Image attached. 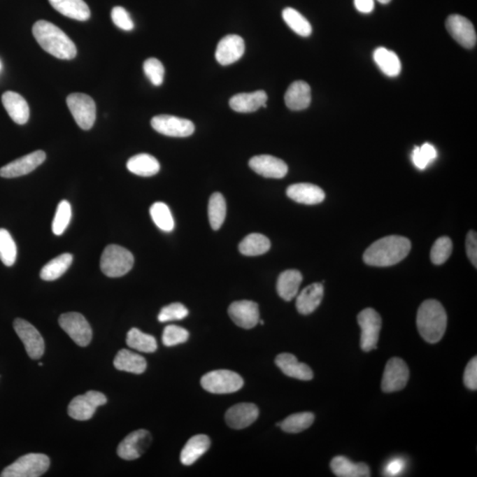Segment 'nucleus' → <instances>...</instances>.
Segmentation results:
<instances>
[{"mask_svg":"<svg viewBox=\"0 0 477 477\" xmlns=\"http://www.w3.org/2000/svg\"><path fill=\"white\" fill-rule=\"evenodd\" d=\"M409 379V369L401 358L390 359L385 365L382 378V390L385 392L401 391L406 387Z\"/></svg>","mask_w":477,"mask_h":477,"instance_id":"12","label":"nucleus"},{"mask_svg":"<svg viewBox=\"0 0 477 477\" xmlns=\"http://www.w3.org/2000/svg\"><path fill=\"white\" fill-rule=\"evenodd\" d=\"M2 104L8 115L16 124L24 125L29 119V107L27 101L13 92H6L2 95Z\"/></svg>","mask_w":477,"mask_h":477,"instance_id":"25","label":"nucleus"},{"mask_svg":"<svg viewBox=\"0 0 477 477\" xmlns=\"http://www.w3.org/2000/svg\"><path fill=\"white\" fill-rule=\"evenodd\" d=\"M72 218V208L69 201H60L52 221V232L55 235H62L66 231Z\"/></svg>","mask_w":477,"mask_h":477,"instance_id":"42","label":"nucleus"},{"mask_svg":"<svg viewBox=\"0 0 477 477\" xmlns=\"http://www.w3.org/2000/svg\"><path fill=\"white\" fill-rule=\"evenodd\" d=\"M374 62L385 76L395 77L401 71V63L395 52L385 47L376 49L373 55Z\"/></svg>","mask_w":477,"mask_h":477,"instance_id":"33","label":"nucleus"},{"mask_svg":"<svg viewBox=\"0 0 477 477\" xmlns=\"http://www.w3.org/2000/svg\"><path fill=\"white\" fill-rule=\"evenodd\" d=\"M467 255L474 266H477V235L475 231H470L466 240Z\"/></svg>","mask_w":477,"mask_h":477,"instance_id":"50","label":"nucleus"},{"mask_svg":"<svg viewBox=\"0 0 477 477\" xmlns=\"http://www.w3.org/2000/svg\"><path fill=\"white\" fill-rule=\"evenodd\" d=\"M66 105L80 129L90 130L96 122L97 107L94 100L82 93L70 94Z\"/></svg>","mask_w":477,"mask_h":477,"instance_id":"7","label":"nucleus"},{"mask_svg":"<svg viewBox=\"0 0 477 477\" xmlns=\"http://www.w3.org/2000/svg\"><path fill=\"white\" fill-rule=\"evenodd\" d=\"M355 8L362 13H369L374 10V0H355Z\"/></svg>","mask_w":477,"mask_h":477,"instance_id":"52","label":"nucleus"},{"mask_svg":"<svg viewBox=\"0 0 477 477\" xmlns=\"http://www.w3.org/2000/svg\"><path fill=\"white\" fill-rule=\"evenodd\" d=\"M127 344L131 348L143 353H154L157 348L156 339L137 328L131 329L127 332Z\"/></svg>","mask_w":477,"mask_h":477,"instance_id":"39","label":"nucleus"},{"mask_svg":"<svg viewBox=\"0 0 477 477\" xmlns=\"http://www.w3.org/2000/svg\"><path fill=\"white\" fill-rule=\"evenodd\" d=\"M127 168L136 176L150 177L159 172L160 164L156 157L150 154L142 153L131 157L127 161Z\"/></svg>","mask_w":477,"mask_h":477,"instance_id":"31","label":"nucleus"},{"mask_svg":"<svg viewBox=\"0 0 477 477\" xmlns=\"http://www.w3.org/2000/svg\"><path fill=\"white\" fill-rule=\"evenodd\" d=\"M0 69H1V63H0Z\"/></svg>","mask_w":477,"mask_h":477,"instance_id":"54","label":"nucleus"},{"mask_svg":"<svg viewBox=\"0 0 477 477\" xmlns=\"http://www.w3.org/2000/svg\"><path fill=\"white\" fill-rule=\"evenodd\" d=\"M189 315V310L183 304L179 302L167 305L161 310L159 315V321L166 322L176 320H183Z\"/></svg>","mask_w":477,"mask_h":477,"instance_id":"47","label":"nucleus"},{"mask_svg":"<svg viewBox=\"0 0 477 477\" xmlns=\"http://www.w3.org/2000/svg\"><path fill=\"white\" fill-rule=\"evenodd\" d=\"M314 414L311 412L297 413L287 416L283 422L277 423V426L287 433H299L305 431L313 425Z\"/></svg>","mask_w":477,"mask_h":477,"instance_id":"38","label":"nucleus"},{"mask_svg":"<svg viewBox=\"0 0 477 477\" xmlns=\"http://www.w3.org/2000/svg\"><path fill=\"white\" fill-rule=\"evenodd\" d=\"M357 320L362 330L361 348L362 351L368 353L374 350L377 348L382 328L380 315L373 308H368L359 313Z\"/></svg>","mask_w":477,"mask_h":477,"instance_id":"8","label":"nucleus"},{"mask_svg":"<svg viewBox=\"0 0 477 477\" xmlns=\"http://www.w3.org/2000/svg\"><path fill=\"white\" fill-rule=\"evenodd\" d=\"M324 297V287L321 283L308 285L297 299V308L299 313L310 315L317 310Z\"/></svg>","mask_w":477,"mask_h":477,"instance_id":"26","label":"nucleus"},{"mask_svg":"<svg viewBox=\"0 0 477 477\" xmlns=\"http://www.w3.org/2000/svg\"><path fill=\"white\" fill-rule=\"evenodd\" d=\"M107 399L102 392L90 391L85 394L76 396L70 402L67 412L70 418L77 421H87L92 418L97 408L106 404Z\"/></svg>","mask_w":477,"mask_h":477,"instance_id":"10","label":"nucleus"},{"mask_svg":"<svg viewBox=\"0 0 477 477\" xmlns=\"http://www.w3.org/2000/svg\"><path fill=\"white\" fill-rule=\"evenodd\" d=\"M152 441L150 433L145 429L131 432L119 445L118 455L126 461H134L140 458Z\"/></svg>","mask_w":477,"mask_h":477,"instance_id":"14","label":"nucleus"},{"mask_svg":"<svg viewBox=\"0 0 477 477\" xmlns=\"http://www.w3.org/2000/svg\"><path fill=\"white\" fill-rule=\"evenodd\" d=\"M190 338L189 332L177 325H168L163 332V344L166 347H173L186 342Z\"/></svg>","mask_w":477,"mask_h":477,"instance_id":"45","label":"nucleus"},{"mask_svg":"<svg viewBox=\"0 0 477 477\" xmlns=\"http://www.w3.org/2000/svg\"><path fill=\"white\" fill-rule=\"evenodd\" d=\"M59 324L80 347H87L92 341V327L82 314L77 312L63 314L59 318Z\"/></svg>","mask_w":477,"mask_h":477,"instance_id":"9","label":"nucleus"},{"mask_svg":"<svg viewBox=\"0 0 477 477\" xmlns=\"http://www.w3.org/2000/svg\"><path fill=\"white\" fill-rule=\"evenodd\" d=\"M228 314L235 325L244 329L254 328L260 321L259 308L252 301L233 302L228 308Z\"/></svg>","mask_w":477,"mask_h":477,"instance_id":"17","label":"nucleus"},{"mask_svg":"<svg viewBox=\"0 0 477 477\" xmlns=\"http://www.w3.org/2000/svg\"><path fill=\"white\" fill-rule=\"evenodd\" d=\"M46 154L45 151L36 150L28 154L21 159L13 161L6 166L0 168V176L3 178L21 177L33 172L40 164L45 162Z\"/></svg>","mask_w":477,"mask_h":477,"instance_id":"16","label":"nucleus"},{"mask_svg":"<svg viewBox=\"0 0 477 477\" xmlns=\"http://www.w3.org/2000/svg\"><path fill=\"white\" fill-rule=\"evenodd\" d=\"M134 265V255L119 245H109L101 255L100 268L110 278H120L130 271Z\"/></svg>","mask_w":477,"mask_h":477,"instance_id":"4","label":"nucleus"},{"mask_svg":"<svg viewBox=\"0 0 477 477\" xmlns=\"http://www.w3.org/2000/svg\"><path fill=\"white\" fill-rule=\"evenodd\" d=\"M379 3H381V4H388V3L391 2V0H378Z\"/></svg>","mask_w":477,"mask_h":477,"instance_id":"53","label":"nucleus"},{"mask_svg":"<svg viewBox=\"0 0 477 477\" xmlns=\"http://www.w3.org/2000/svg\"><path fill=\"white\" fill-rule=\"evenodd\" d=\"M406 463L404 460L396 458L388 462L385 469V476H397L404 471Z\"/></svg>","mask_w":477,"mask_h":477,"instance_id":"51","label":"nucleus"},{"mask_svg":"<svg viewBox=\"0 0 477 477\" xmlns=\"http://www.w3.org/2000/svg\"><path fill=\"white\" fill-rule=\"evenodd\" d=\"M17 257V247L12 235L4 228H0V260L6 266L15 264Z\"/></svg>","mask_w":477,"mask_h":477,"instance_id":"41","label":"nucleus"},{"mask_svg":"<svg viewBox=\"0 0 477 477\" xmlns=\"http://www.w3.org/2000/svg\"><path fill=\"white\" fill-rule=\"evenodd\" d=\"M211 446V440L206 435L192 436L185 445L180 453V462L185 466L193 465L203 456Z\"/></svg>","mask_w":477,"mask_h":477,"instance_id":"28","label":"nucleus"},{"mask_svg":"<svg viewBox=\"0 0 477 477\" xmlns=\"http://www.w3.org/2000/svg\"><path fill=\"white\" fill-rule=\"evenodd\" d=\"M302 282V275L297 270L282 272L277 282L278 295L285 301H290L297 297Z\"/></svg>","mask_w":477,"mask_h":477,"instance_id":"30","label":"nucleus"},{"mask_svg":"<svg viewBox=\"0 0 477 477\" xmlns=\"http://www.w3.org/2000/svg\"><path fill=\"white\" fill-rule=\"evenodd\" d=\"M453 251V243L449 237H440L433 244L431 259L433 264L440 265L448 260Z\"/></svg>","mask_w":477,"mask_h":477,"instance_id":"44","label":"nucleus"},{"mask_svg":"<svg viewBox=\"0 0 477 477\" xmlns=\"http://www.w3.org/2000/svg\"><path fill=\"white\" fill-rule=\"evenodd\" d=\"M114 367L119 371L142 374L146 371L147 362L142 355L122 349L118 353L113 362Z\"/></svg>","mask_w":477,"mask_h":477,"instance_id":"32","label":"nucleus"},{"mask_svg":"<svg viewBox=\"0 0 477 477\" xmlns=\"http://www.w3.org/2000/svg\"><path fill=\"white\" fill-rule=\"evenodd\" d=\"M270 240L261 234H248L239 245L241 253L248 257L264 255L270 250Z\"/></svg>","mask_w":477,"mask_h":477,"instance_id":"35","label":"nucleus"},{"mask_svg":"<svg viewBox=\"0 0 477 477\" xmlns=\"http://www.w3.org/2000/svg\"><path fill=\"white\" fill-rule=\"evenodd\" d=\"M438 157L435 147L429 143L422 144L421 147H415L412 152V161L416 168L425 170L429 164Z\"/></svg>","mask_w":477,"mask_h":477,"instance_id":"43","label":"nucleus"},{"mask_svg":"<svg viewBox=\"0 0 477 477\" xmlns=\"http://www.w3.org/2000/svg\"><path fill=\"white\" fill-rule=\"evenodd\" d=\"M446 27L453 38L462 46L468 49L476 46L477 36L475 27L466 17L459 15H450L446 20Z\"/></svg>","mask_w":477,"mask_h":477,"instance_id":"15","label":"nucleus"},{"mask_svg":"<svg viewBox=\"0 0 477 477\" xmlns=\"http://www.w3.org/2000/svg\"><path fill=\"white\" fill-rule=\"evenodd\" d=\"M259 415V409L253 403H239L228 409L226 422L229 427L241 429L248 427Z\"/></svg>","mask_w":477,"mask_h":477,"instance_id":"20","label":"nucleus"},{"mask_svg":"<svg viewBox=\"0 0 477 477\" xmlns=\"http://www.w3.org/2000/svg\"><path fill=\"white\" fill-rule=\"evenodd\" d=\"M268 97L264 90L251 93H241L234 96L229 101V105L234 112L253 113L261 107H266Z\"/></svg>","mask_w":477,"mask_h":477,"instance_id":"23","label":"nucleus"},{"mask_svg":"<svg viewBox=\"0 0 477 477\" xmlns=\"http://www.w3.org/2000/svg\"><path fill=\"white\" fill-rule=\"evenodd\" d=\"M208 215H209V221L213 229L215 231L220 229L227 216L226 200L220 193H214L211 197Z\"/></svg>","mask_w":477,"mask_h":477,"instance_id":"36","label":"nucleus"},{"mask_svg":"<svg viewBox=\"0 0 477 477\" xmlns=\"http://www.w3.org/2000/svg\"><path fill=\"white\" fill-rule=\"evenodd\" d=\"M331 469L334 475L339 477L371 476V471L367 464L352 462L344 456H337L332 459Z\"/></svg>","mask_w":477,"mask_h":477,"instance_id":"29","label":"nucleus"},{"mask_svg":"<svg viewBox=\"0 0 477 477\" xmlns=\"http://www.w3.org/2000/svg\"><path fill=\"white\" fill-rule=\"evenodd\" d=\"M282 17L289 28L297 35L308 38L312 33V27L310 22L300 13L294 8H287L282 12Z\"/></svg>","mask_w":477,"mask_h":477,"instance_id":"37","label":"nucleus"},{"mask_svg":"<svg viewBox=\"0 0 477 477\" xmlns=\"http://www.w3.org/2000/svg\"><path fill=\"white\" fill-rule=\"evenodd\" d=\"M411 250L408 238L391 235L379 239L364 254L365 264L371 266H392L404 259Z\"/></svg>","mask_w":477,"mask_h":477,"instance_id":"1","label":"nucleus"},{"mask_svg":"<svg viewBox=\"0 0 477 477\" xmlns=\"http://www.w3.org/2000/svg\"><path fill=\"white\" fill-rule=\"evenodd\" d=\"M150 213L153 222L160 230L172 232L174 229V220L169 207L164 203L157 201L150 207Z\"/></svg>","mask_w":477,"mask_h":477,"instance_id":"40","label":"nucleus"},{"mask_svg":"<svg viewBox=\"0 0 477 477\" xmlns=\"http://www.w3.org/2000/svg\"><path fill=\"white\" fill-rule=\"evenodd\" d=\"M13 328L24 344L29 357L34 360L41 358L45 353V341L35 327L24 319L16 318L13 322Z\"/></svg>","mask_w":477,"mask_h":477,"instance_id":"11","label":"nucleus"},{"mask_svg":"<svg viewBox=\"0 0 477 477\" xmlns=\"http://www.w3.org/2000/svg\"><path fill=\"white\" fill-rule=\"evenodd\" d=\"M464 385L472 391H476L477 389V358L476 356L471 359V361L467 365L464 371Z\"/></svg>","mask_w":477,"mask_h":477,"instance_id":"49","label":"nucleus"},{"mask_svg":"<svg viewBox=\"0 0 477 477\" xmlns=\"http://www.w3.org/2000/svg\"><path fill=\"white\" fill-rule=\"evenodd\" d=\"M151 127L157 133L171 137H187L194 132V125L190 120L171 115H157L151 120Z\"/></svg>","mask_w":477,"mask_h":477,"instance_id":"13","label":"nucleus"},{"mask_svg":"<svg viewBox=\"0 0 477 477\" xmlns=\"http://www.w3.org/2000/svg\"><path fill=\"white\" fill-rule=\"evenodd\" d=\"M285 102L292 111L307 109L311 103V86L304 80L294 82L285 94Z\"/></svg>","mask_w":477,"mask_h":477,"instance_id":"24","label":"nucleus"},{"mask_svg":"<svg viewBox=\"0 0 477 477\" xmlns=\"http://www.w3.org/2000/svg\"><path fill=\"white\" fill-rule=\"evenodd\" d=\"M287 194L290 199L297 203L308 206L320 204L325 198L324 190L311 183L291 185L287 190Z\"/></svg>","mask_w":477,"mask_h":477,"instance_id":"22","label":"nucleus"},{"mask_svg":"<svg viewBox=\"0 0 477 477\" xmlns=\"http://www.w3.org/2000/svg\"><path fill=\"white\" fill-rule=\"evenodd\" d=\"M52 8L67 18L85 22L90 19L89 6L83 0H49Z\"/></svg>","mask_w":477,"mask_h":477,"instance_id":"27","label":"nucleus"},{"mask_svg":"<svg viewBox=\"0 0 477 477\" xmlns=\"http://www.w3.org/2000/svg\"><path fill=\"white\" fill-rule=\"evenodd\" d=\"M73 255L69 253H64L50 260L43 267L40 272V277L45 281L58 280L65 272L69 270L73 263Z\"/></svg>","mask_w":477,"mask_h":477,"instance_id":"34","label":"nucleus"},{"mask_svg":"<svg viewBox=\"0 0 477 477\" xmlns=\"http://www.w3.org/2000/svg\"><path fill=\"white\" fill-rule=\"evenodd\" d=\"M32 32L36 42L49 55L59 59L76 58L77 49L75 43L59 27L47 21H38L34 24Z\"/></svg>","mask_w":477,"mask_h":477,"instance_id":"2","label":"nucleus"},{"mask_svg":"<svg viewBox=\"0 0 477 477\" xmlns=\"http://www.w3.org/2000/svg\"><path fill=\"white\" fill-rule=\"evenodd\" d=\"M112 20L118 28L120 29L125 30V31H131L134 29V22L132 19L129 15V13L127 12L125 8H122V6H115L112 10Z\"/></svg>","mask_w":477,"mask_h":477,"instance_id":"48","label":"nucleus"},{"mask_svg":"<svg viewBox=\"0 0 477 477\" xmlns=\"http://www.w3.org/2000/svg\"><path fill=\"white\" fill-rule=\"evenodd\" d=\"M201 385L211 394H227L241 389L244 381L237 373L228 369H218L204 375L201 379Z\"/></svg>","mask_w":477,"mask_h":477,"instance_id":"6","label":"nucleus"},{"mask_svg":"<svg viewBox=\"0 0 477 477\" xmlns=\"http://www.w3.org/2000/svg\"><path fill=\"white\" fill-rule=\"evenodd\" d=\"M143 70L151 83L155 86H160L164 82V67L159 59L150 58L143 64Z\"/></svg>","mask_w":477,"mask_h":477,"instance_id":"46","label":"nucleus"},{"mask_svg":"<svg viewBox=\"0 0 477 477\" xmlns=\"http://www.w3.org/2000/svg\"><path fill=\"white\" fill-rule=\"evenodd\" d=\"M50 467L48 456L43 453H29L21 457L3 470L2 477H39Z\"/></svg>","mask_w":477,"mask_h":477,"instance_id":"5","label":"nucleus"},{"mask_svg":"<svg viewBox=\"0 0 477 477\" xmlns=\"http://www.w3.org/2000/svg\"><path fill=\"white\" fill-rule=\"evenodd\" d=\"M248 166L259 176L272 179H281L288 172L287 164L283 160L270 155L253 157L248 162Z\"/></svg>","mask_w":477,"mask_h":477,"instance_id":"18","label":"nucleus"},{"mask_svg":"<svg viewBox=\"0 0 477 477\" xmlns=\"http://www.w3.org/2000/svg\"><path fill=\"white\" fill-rule=\"evenodd\" d=\"M275 364L287 377L302 381H310L313 378V371L310 366L299 362L294 355L288 354V353L278 355Z\"/></svg>","mask_w":477,"mask_h":477,"instance_id":"21","label":"nucleus"},{"mask_svg":"<svg viewBox=\"0 0 477 477\" xmlns=\"http://www.w3.org/2000/svg\"><path fill=\"white\" fill-rule=\"evenodd\" d=\"M416 325L425 341L438 343L444 336L448 325V315L443 305L436 300L423 301L418 312Z\"/></svg>","mask_w":477,"mask_h":477,"instance_id":"3","label":"nucleus"},{"mask_svg":"<svg viewBox=\"0 0 477 477\" xmlns=\"http://www.w3.org/2000/svg\"><path fill=\"white\" fill-rule=\"evenodd\" d=\"M245 52L243 38L237 35H228L220 40L217 46L216 59L220 65L229 66L238 62Z\"/></svg>","mask_w":477,"mask_h":477,"instance_id":"19","label":"nucleus"}]
</instances>
